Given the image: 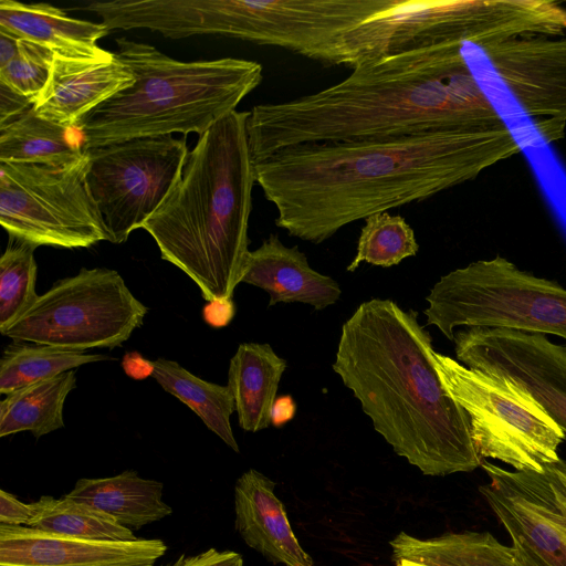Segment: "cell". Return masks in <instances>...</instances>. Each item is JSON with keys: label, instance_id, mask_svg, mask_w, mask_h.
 Returning <instances> with one entry per match:
<instances>
[{"label": "cell", "instance_id": "31", "mask_svg": "<svg viewBox=\"0 0 566 566\" xmlns=\"http://www.w3.org/2000/svg\"><path fill=\"white\" fill-rule=\"evenodd\" d=\"M53 59L54 53L50 49L20 39L19 54L0 66V82L34 99L49 80Z\"/></svg>", "mask_w": 566, "mask_h": 566}, {"label": "cell", "instance_id": "24", "mask_svg": "<svg viewBox=\"0 0 566 566\" xmlns=\"http://www.w3.org/2000/svg\"><path fill=\"white\" fill-rule=\"evenodd\" d=\"M75 387L69 370L10 392L0 403V437L30 431L40 438L64 428V402Z\"/></svg>", "mask_w": 566, "mask_h": 566}, {"label": "cell", "instance_id": "17", "mask_svg": "<svg viewBox=\"0 0 566 566\" xmlns=\"http://www.w3.org/2000/svg\"><path fill=\"white\" fill-rule=\"evenodd\" d=\"M275 483L254 469L234 486L235 528L243 541L268 560L284 566H313L290 525Z\"/></svg>", "mask_w": 566, "mask_h": 566}, {"label": "cell", "instance_id": "36", "mask_svg": "<svg viewBox=\"0 0 566 566\" xmlns=\"http://www.w3.org/2000/svg\"><path fill=\"white\" fill-rule=\"evenodd\" d=\"M122 367L126 376L135 380L153 377L155 371L154 361L146 359L138 352H127L123 356Z\"/></svg>", "mask_w": 566, "mask_h": 566}, {"label": "cell", "instance_id": "14", "mask_svg": "<svg viewBox=\"0 0 566 566\" xmlns=\"http://www.w3.org/2000/svg\"><path fill=\"white\" fill-rule=\"evenodd\" d=\"M166 551L160 539H85L0 524V566H154Z\"/></svg>", "mask_w": 566, "mask_h": 566}, {"label": "cell", "instance_id": "6", "mask_svg": "<svg viewBox=\"0 0 566 566\" xmlns=\"http://www.w3.org/2000/svg\"><path fill=\"white\" fill-rule=\"evenodd\" d=\"M426 301L428 325L449 340L461 326L552 334L566 340V289L502 256L441 276Z\"/></svg>", "mask_w": 566, "mask_h": 566}, {"label": "cell", "instance_id": "26", "mask_svg": "<svg viewBox=\"0 0 566 566\" xmlns=\"http://www.w3.org/2000/svg\"><path fill=\"white\" fill-rule=\"evenodd\" d=\"M33 515L27 526L85 539L133 541V531L109 514L69 496L43 495L32 503Z\"/></svg>", "mask_w": 566, "mask_h": 566}, {"label": "cell", "instance_id": "4", "mask_svg": "<svg viewBox=\"0 0 566 566\" xmlns=\"http://www.w3.org/2000/svg\"><path fill=\"white\" fill-rule=\"evenodd\" d=\"M248 117L234 111L199 136L179 180L142 227L161 259L188 275L207 302L232 297L250 252L256 181Z\"/></svg>", "mask_w": 566, "mask_h": 566}, {"label": "cell", "instance_id": "1", "mask_svg": "<svg viewBox=\"0 0 566 566\" xmlns=\"http://www.w3.org/2000/svg\"><path fill=\"white\" fill-rule=\"evenodd\" d=\"M521 151L503 120L386 138L305 144L254 161L275 224L314 244L345 226L422 201Z\"/></svg>", "mask_w": 566, "mask_h": 566}, {"label": "cell", "instance_id": "29", "mask_svg": "<svg viewBox=\"0 0 566 566\" xmlns=\"http://www.w3.org/2000/svg\"><path fill=\"white\" fill-rule=\"evenodd\" d=\"M418 250L415 231L403 217L388 211L375 213L365 219L356 254L346 270L354 272L361 262L390 268L416 255Z\"/></svg>", "mask_w": 566, "mask_h": 566}, {"label": "cell", "instance_id": "5", "mask_svg": "<svg viewBox=\"0 0 566 566\" xmlns=\"http://www.w3.org/2000/svg\"><path fill=\"white\" fill-rule=\"evenodd\" d=\"M116 44L115 54L134 83L77 124L84 149L172 133L201 136L237 111L263 78L262 65L251 60L179 61L127 38L116 39Z\"/></svg>", "mask_w": 566, "mask_h": 566}, {"label": "cell", "instance_id": "35", "mask_svg": "<svg viewBox=\"0 0 566 566\" xmlns=\"http://www.w3.org/2000/svg\"><path fill=\"white\" fill-rule=\"evenodd\" d=\"M235 314V305L232 297H219L209 301L203 310V321L213 328L228 326Z\"/></svg>", "mask_w": 566, "mask_h": 566}, {"label": "cell", "instance_id": "28", "mask_svg": "<svg viewBox=\"0 0 566 566\" xmlns=\"http://www.w3.org/2000/svg\"><path fill=\"white\" fill-rule=\"evenodd\" d=\"M491 483L537 504L566 534V461L558 459L541 472L509 471L483 460Z\"/></svg>", "mask_w": 566, "mask_h": 566}, {"label": "cell", "instance_id": "39", "mask_svg": "<svg viewBox=\"0 0 566 566\" xmlns=\"http://www.w3.org/2000/svg\"><path fill=\"white\" fill-rule=\"evenodd\" d=\"M395 563H396V566H427V565L419 564V563L411 562V560H407V559H400V560H397Z\"/></svg>", "mask_w": 566, "mask_h": 566}, {"label": "cell", "instance_id": "16", "mask_svg": "<svg viewBox=\"0 0 566 566\" xmlns=\"http://www.w3.org/2000/svg\"><path fill=\"white\" fill-rule=\"evenodd\" d=\"M241 282L264 290L269 306L303 303L322 311L334 305L342 294L333 277L312 269L297 245H284L276 234H270L249 252Z\"/></svg>", "mask_w": 566, "mask_h": 566}, {"label": "cell", "instance_id": "33", "mask_svg": "<svg viewBox=\"0 0 566 566\" xmlns=\"http://www.w3.org/2000/svg\"><path fill=\"white\" fill-rule=\"evenodd\" d=\"M32 515V503L25 504L4 490L0 491V524L27 526Z\"/></svg>", "mask_w": 566, "mask_h": 566}, {"label": "cell", "instance_id": "37", "mask_svg": "<svg viewBox=\"0 0 566 566\" xmlns=\"http://www.w3.org/2000/svg\"><path fill=\"white\" fill-rule=\"evenodd\" d=\"M296 413V402L290 395L276 397L271 409V424L280 428L291 421Z\"/></svg>", "mask_w": 566, "mask_h": 566}, {"label": "cell", "instance_id": "15", "mask_svg": "<svg viewBox=\"0 0 566 566\" xmlns=\"http://www.w3.org/2000/svg\"><path fill=\"white\" fill-rule=\"evenodd\" d=\"M133 83V73L115 53L104 60L54 55L49 80L34 97L33 109L53 123L75 129L90 112Z\"/></svg>", "mask_w": 566, "mask_h": 566}, {"label": "cell", "instance_id": "38", "mask_svg": "<svg viewBox=\"0 0 566 566\" xmlns=\"http://www.w3.org/2000/svg\"><path fill=\"white\" fill-rule=\"evenodd\" d=\"M20 49V39L2 29H0V66L12 61Z\"/></svg>", "mask_w": 566, "mask_h": 566}, {"label": "cell", "instance_id": "3", "mask_svg": "<svg viewBox=\"0 0 566 566\" xmlns=\"http://www.w3.org/2000/svg\"><path fill=\"white\" fill-rule=\"evenodd\" d=\"M432 350L416 311L371 298L343 324L332 367L398 455L426 475L470 472L483 459L468 415L442 386Z\"/></svg>", "mask_w": 566, "mask_h": 566}, {"label": "cell", "instance_id": "11", "mask_svg": "<svg viewBox=\"0 0 566 566\" xmlns=\"http://www.w3.org/2000/svg\"><path fill=\"white\" fill-rule=\"evenodd\" d=\"M86 185L112 243L157 211L179 180L189 154L171 135L139 137L84 149Z\"/></svg>", "mask_w": 566, "mask_h": 566}, {"label": "cell", "instance_id": "20", "mask_svg": "<svg viewBox=\"0 0 566 566\" xmlns=\"http://www.w3.org/2000/svg\"><path fill=\"white\" fill-rule=\"evenodd\" d=\"M287 367L269 344L242 343L230 359L228 387L241 429L258 432L271 424V409Z\"/></svg>", "mask_w": 566, "mask_h": 566}, {"label": "cell", "instance_id": "10", "mask_svg": "<svg viewBox=\"0 0 566 566\" xmlns=\"http://www.w3.org/2000/svg\"><path fill=\"white\" fill-rule=\"evenodd\" d=\"M511 25L504 0H395L342 35L343 66L438 44L483 46L505 39Z\"/></svg>", "mask_w": 566, "mask_h": 566}, {"label": "cell", "instance_id": "7", "mask_svg": "<svg viewBox=\"0 0 566 566\" xmlns=\"http://www.w3.org/2000/svg\"><path fill=\"white\" fill-rule=\"evenodd\" d=\"M431 359L442 386L468 415L481 459L533 472L559 459L566 433L525 389L434 349Z\"/></svg>", "mask_w": 566, "mask_h": 566}, {"label": "cell", "instance_id": "32", "mask_svg": "<svg viewBox=\"0 0 566 566\" xmlns=\"http://www.w3.org/2000/svg\"><path fill=\"white\" fill-rule=\"evenodd\" d=\"M161 566H244L240 554L209 548L197 555H181Z\"/></svg>", "mask_w": 566, "mask_h": 566}, {"label": "cell", "instance_id": "8", "mask_svg": "<svg viewBox=\"0 0 566 566\" xmlns=\"http://www.w3.org/2000/svg\"><path fill=\"white\" fill-rule=\"evenodd\" d=\"M148 308L111 269H81L55 282L1 332L15 340L86 352L124 344Z\"/></svg>", "mask_w": 566, "mask_h": 566}, {"label": "cell", "instance_id": "27", "mask_svg": "<svg viewBox=\"0 0 566 566\" xmlns=\"http://www.w3.org/2000/svg\"><path fill=\"white\" fill-rule=\"evenodd\" d=\"M113 359L103 354L69 350L27 342L7 346L0 359V392H10L82 365Z\"/></svg>", "mask_w": 566, "mask_h": 566}, {"label": "cell", "instance_id": "18", "mask_svg": "<svg viewBox=\"0 0 566 566\" xmlns=\"http://www.w3.org/2000/svg\"><path fill=\"white\" fill-rule=\"evenodd\" d=\"M0 29L67 59L104 60L114 55L97 45L109 32L105 24L71 18L48 3L1 0Z\"/></svg>", "mask_w": 566, "mask_h": 566}, {"label": "cell", "instance_id": "12", "mask_svg": "<svg viewBox=\"0 0 566 566\" xmlns=\"http://www.w3.org/2000/svg\"><path fill=\"white\" fill-rule=\"evenodd\" d=\"M453 342L459 363L512 380L566 433V345L543 334L489 327L460 329Z\"/></svg>", "mask_w": 566, "mask_h": 566}, {"label": "cell", "instance_id": "2", "mask_svg": "<svg viewBox=\"0 0 566 566\" xmlns=\"http://www.w3.org/2000/svg\"><path fill=\"white\" fill-rule=\"evenodd\" d=\"M503 120L464 60L438 44L375 60L294 99L255 105L253 161L298 145L386 138Z\"/></svg>", "mask_w": 566, "mask_h": 566}, {"label": "cell", "instance_id": "25", "mask_svg": "<svg viewBox=\"0 0 566 566\" xmlns=\"http://www.w3.org/2000/svg\"><path fill=\"white\" fill-rule=\"evenodd\" d=\"M154 364L153 377L161 388L188 406L210 431L239 452L230 422L235 406L228 385L206 381L175 360L159 357Z\"/></svg>", "mask_w": 566, "mask_h": 566}, {"label": "cell", "instance_id": "9", "mask_svg": "<svg viewBox=\"0 0 566 566\" xmlns=\"http://www.w3.org/2000/svg\"><path fill=\"white\" fill-rule=\"evenodd\" d=\"M86 169L85 151L61 165L0 161V222L10 238L65 249L108 241Z\"/></svg>", "mask_w": 566, "mask_h": 566}, {"label": "cell", "instance_id": "34", "mask_svg": "<svg viewBox=\"0 0 566 566\" xmlns=\"http://www.w3.org/2000/svg\"><path fill=\"white\" fill-rule=\"evenodd\" d=\"M33 107V98L23 96L0 82V127Z\"/></svg>", "mask_w": 566, "mask_h": 566}, {"label": "cell", "instance_id": "23", "mask_svg": "<svg viewBox=\"0 0 566 566\" xmlns=\"http://www.w3.org/2000/svg\"><path fill=\"white\" fill-rule=\"evenodd\" d=\"M83 155L77 130L38 115L33 107L0 127V161L61 165Z\"/></svg>", "mask_w": 566, "mask_h": 566}, {"label": "cell", "instance_id": "19", "mask_svg": "<svg viewBox=\"0 0 566 566\" xmlns=\"http://www.w3.org/2000/svg\"><path fill=\"white\" fill-rule=\"evenodd\" d=\"M479 491L527 566H566V534L537 504L493 483Z\"/></svg>", "mask_w": 566, "mask_h": 566}, {"label": "cell", "instance_id": "21", "mask_svg": "<svg viewBox=\"0 0 566 566\" xmlns=\"http://www.w3.org/2000/svg\"><path fill=\"white\" fill-rule=\"evenodd\" d=\"M66 496L109 514L132 531L172 512L163 501V483L140 478L133 470L109 478L80 479Z\"/></svg>", "mask_w": 566, "mask_h": 566}, {"label": "cell", "instance_id": "30", "mask_svg": "<svg viewBox=\"0 0 566 566\" xmlns=\"http://www.w3.org/2000/svg\"><path fill=\"white\" fill-rule=\"evenodd\" d=\"M36 247L10 238L0 258V332L13 324L36 301Z\"/></svg>", "mask_w": 566, "mask_h": 566}, {"label": "cell", "instance_id": "22", "mask_svg": "<svg viewBox=\"0 0 566 566\" xmlns=\"http://www.w3.org/2000/svg\"><path fill=\"white\" fill-rule=\"evenodd\" d=\"M395 562L407 559L427 566H527L513 546L489 532L448 533L420 539L400 532L391 542Z\"/></svg>", "mask_w": 566, "mask_h": 566}, {"label": "cell", "instance_id": "13", "mask_svg": "<svg viewBox=\"0 0 566 566\" xmlns=\"http://www.w3.org/2000/svg\"><path fill=\"white\" fill-rule=\"evenodd\" d=\"M481 49L526 114L566 122V36L524 35Z\"/></svg>", "mask_w": 566, "mask_h": 566}]
</instances>
